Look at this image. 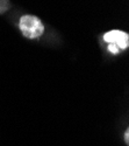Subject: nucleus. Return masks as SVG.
<instances>
[{
	"label": "nucleus",
	"mask_w": 129,
	"mask_h": 146,
	"mask_svg": "<svg viewBox=\"0 0 129 146\" xmlns=\"http://www.w3.org/2000/svg\"><path fill=\"white\" fill-rule=\"evenodd\" d=\"M19 27L22 34L28 39H36L43 34L44 26L42 21L35 15H23L20 19Z\"/></svg>",
	"instance_id": "nucleus-1"
},
{
	"label": "nucleus",
	"mask_w": 129,
	"mask_h": 146,
	"mask_svg": "<svg viewBox=\"0 0 129 146\" xmlns=\"http://www.w3.org/2000/svg\"><path fill=\"white\" fill-rule=\"evenodd\" d=\"M103 40L108 43H114L119 49H126L129 46V36L127 33L121 31H111L103 35Z\"/></svg>",
	"instance_id": "nucleus-2"
},
{
	"label": "nucleus",
	"mask_w": 129,
	"mask_h": 146,
	"mask_svg": "<svg viewBox=\"0 0 129 146\" xmlns=\"http://www.w3.org/2000/svg\"><path fill=\"white\" fill-rule=\"evenodd\" d=\"M108 50L111 52V53H113V54H118L119 53V47L116 46V44H114V43H109V46H108Z\"/></svg>",
	"instance_id": "nucleus-3"
},
{
	"label": "nucleus",
	"mask_w": 129,
	"mask_h": 146,
	"mask_svg": "<svg viewBox=\"0 0 129 146\" xmlns=\"http://www.w3.org/2000/svg\"><path fill=\"white\" fill-rule=\"evenodd\" d=\"M124 137H126V141L128 143V140H129V139H128V137H129V135H128V131L126 132V136H124Z\"/></svg>",
	"instance_id": "nucleus-4"
}]
</instances>
